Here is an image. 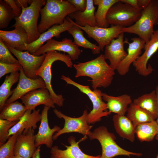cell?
I'll use <instances>...</instances> for the list:
<instances>
[{
  "label": "cell",
  "instance_id": "27",
  "mask_svg": "<svg viewBox=\"0 0 158 158\" xmlns=\"http://www.w3.org/2000/svg\"><path fill=\"white\" fill-rule=\"evenodd\" d=\"M127 116L132 122L135 128L138 124L155 120L147 111L132 103L128 108Z\"/></svg>",
  "mask_w": 158,
  "mask_h": 158
},
{
  "label": "cell",
  "instance_id": "31",
  "mask_svg": "<svg viewBox=\"0 0 158 158\" xmlns=\"http://www.w3.org/2000/svg\"><path fill=\"white\" fill-rule=\"evenodd\" d=\"M120 0H93L94 5L97 6L95 16L97 27L107 28L109 24L106 20V16L110 8Z\"/></svg>",
  "mask_w": 158,
  "mask_h": 158
},
{
  "label": "cell",
  "instance_id": "15",
  "mask_svg": "<svg viewBox=\"0 0 158 158\" xmlns=\"http://www.w3.org/2000/svg\"><path fill=\"white\" fill-rule=\"evenodd\" d=\"M87 136L76 142V139L73 136H70L68 138V142L70 144L69 146L63 144L66 147V149L62 150L59 148L57 146H54L50 150V158H101V155L93 156L84 153L80 148L79 143L86 140Z\"/></svg>",
  "mask_w": 158,
  "mask_h": 158
},
{
  "label": "cell",
  "instance_id": "29",
  "mask_svg": "<svg viewBox=\"0 0 158 158\" xmlns=\"http://www.w3.org/2000/svg\"><path fill=\"white\" fill-rule=\"evenodd\" d=\"M27 110L22 103L18 101L5 104L0 111V119L11 121H18Z\"/></svg>",
  "mask_w": 158,
  "mask_h": 158
},
{
  "label": "cell",
  "instance_id": "35",
  "mask_svg": "<svg viewBox=\"0 0 158 158\" xmlns=\"http://www.w3.org/2000/svg\"><path fill=\"white\" fill-rule=\"evenodd\" d=\"M18 133L10 136L7 141L0 146V158H13L15 156V143Z\"/></svg>",
  "mask_w": 158,
  "mask_h": 158
},
{
  "label": "cell",
  "instance_id": "26",
  "mask_svg": "<svg viewBox=\"0 0 158 158\" xmlns=\"http://www.w3.org/2000/svg\"><path fill=\"white\" fill-rule=\"evenodd\" d=\"M112 120L116 132L121 137L133 142L135 140V128L131 121L125 115H114Z\"/></svg>",
  "mask_w": 158,
  "mask_h": 158
},
{
  "label": "cell",
  "instance_id": "30",
  "mask_svg": "<svg viewBox=\"0 0 158 158\" xmlns=\"http://www.w3.org/2000/svg\"><path fill=\"white\" fill-rule=\"evenodd\" d=\"M133 103L151 113L156 120L158 115V102L155 90L135 99Z\"/></svg>",
  "mask_w": 158,
  "mask_h": 158
},
{
  "label": "cell",
  "instance_id": "9",
  "mask_svg": "<svg viewBox=\"0 0 158 158\" xmlns=\"http://www.w3.org/2000/svg\"><path fill=\"white\" fill-rule=\"evenodd\" d=\"M53 111L58 118H63L64 121L63 127L53 135V140H56L62 134L71 132L77 133L84 136H87L93 127L92 126H90L88 123L87 116L88 113L87 109L84 111L82 116L76 118L66 116L56 109L53 110Z\"/></svg>",
  "mask_w": 158,
  "mask_h": 158
},
{
  "label": "cell",
  "instance_id": "46",
  "mask_svg": "<svg viewBox=\"0 0 158 158\" xmlns=\"http://www.w3.org/2000/svg\"><path fill=\"white\" fill-rule=\"evenodd\" d=\"M13 158H25L18 155H15Z\"/></svg>",
  "mask_w": 158,
  "mask_h": 158
},
{
  "label": "cell",
  "instance_id": "16",
  "mask_svg": "<svg viewBox=\"0 0 158 158\" xmlns=\"http://www.w3.org/2000/svg\"><path fill=\"white\" fill-rule=\"evenodd\" d=\"M72 20L67 16L63 23L54 25L45 32L41 34L39 38L35 41L25 44L24 51H28L33 54L43 45L44 43L54 37H60L61 33L67 31L73 25Z\"/></svg>",
  "mask_w": 158,
  "mask_h": 158
},
{
  "label": "cell",
  "instance_id": "32",
  "mask_svg": "<svg viewBox=\"0 0 158 158\" xmlns=\"http://www.w3.org/2000/svg\"><path fill=\"white\" fill-rule=\"evenodd\" d=\"M135 132L140 141H151L158 133V125L155 120L141 123L135 127Z\"/></svg>",
  "mask_w": 158,
  "mask_h": 158
},
{
  "label": "cell",
  "instance_id": "2",
  "mask_svg": "<svg viewBox=\"0 0 158 158\" xmlns=\"http://www.w3.org/2000/svg\"><path fill=\"white\" fill-rule=\"evenodd\" d=\"M77 11L75 7L68 0H47L45 6L40 10L39 32L42 34L54 25L62 24L67 16Z\"/></svg>",
  "mask_w": 158,
  "mask_h": 158
},
{
  "label": "cell",
  "instance_id": "36",
  "mask_svg": "<svg viewBox=\"0 0 158 158\" xmlns=\"http://www.w3.org/2000/svg\"><path fill=\"white\" fill-rule=\"evenodd\" d=\"M18 121H11L0 119V146L6 142L8 138L9 130Z\"/></svg>",
  "mask_w": 158,
  "mask_h": 158
},
{
  "label": "cell",
  "instance_id": "40",
  "mask_svg": "<svg viewBox=\"0 0 158 158\" xmlns=\"http://www.w3.org/2000/svg\"><path fill=\"white\" fill-rule=\"evenodd\" d=\"M4 1L11 7L15 14L16 17H18L20 16L22 12L21 8L18 6L15 2V0H4Z\"/></svg>",
  "mask_w": 158,
  "mask_h": 158
},
{
  "label": "cell",
  "instance_id": "20",
  "mask_svg": "<svg viewBox=\"0 0 158 158\" xmlns=\"http://www.w3.org/2000/svg\"><path fill=\"white\" fill-rule=\"evenodd\" d=\"M124 33H122L117 38L112 40L105 47L104 58L109 61L110 66L114 71L127 55L124 49Z\"/></svg>",
  "mask_w": 158,
  "mask_h": 158
},
{
  "label": "cell",
  "instance_id": "33",
  "mask_svg": "<svg viewBox=\"0 0 158 158\" xmlns=\"http://www.w3.org/2000/svg\"><path fill=\"white\" fill-rule=\"evenodd\" d=\"M20 73H12L6 77L0 87V110L1 111L6 104L9 97L12 94L11 89L13 85L18 81Z\"/></svg>",
  "mask_w": 158,
  "mask_h": 158
},
{
  "label": "cell",
  "instance_id": "10",
  "mask_svg": "<svg viewBox=\"0 0 158 158\" xmlns=\"http://www.w3.org/2000/svg\"><path fill=\"white\" fill-rule=\"evenodd\" d=\"M4 43L11 52L18 59L19 64L23 68L25 75L31 79L37 78L38 77L36 75V71L43 62L46 54L39 56H35L30 54L28 51H19Z\"/></svg>",
  "mask_w": 158,
  "mask_h": 158
},
{
  "label": "cell",
  "instance_id": "3",
  "mask_svg": "<svg viewBox=\"0 0 158 158\" xmlns=\"http://www.w3.org/2000/svg\"><path fill=\"white\" fill-rule=\"evenodd\" d=\"M158 24V0H150L147 6L142 11L139 20L131 26L122 28L121 31L137 35L146 43L153 33L154 26Z\"/></svg>",
  "mask_w": 158,
  "mask_h": 158
},
{
  "label": "cell",
  "instance_id": "13",
  "mask_svg": "<svg viewBox=\"0 0 158 158\" xmlns=\"http://www.w3.org/2000/svg\"><path fill=\"white\" fill-rule=\"evenodd\" d=\"M50 51H61L67 53L73 61L78 59L81 53V50L71 40L65 38L61 41L53 39L49 40L33 54L39 56Z\"/></svg>",
  "mask_w": 158,
  "mask_h": 158
},
{
  "label": "cell",
  "instance_id": "34",
  "mask_svg": "<svg viewBox=\"0 0 158 158\" xmlns=\"http://www.w3.org/2000/svg\"><path fill=\"white\" fill-rule=\"evenodd\" d=\"M16 17L11 7L4 0L0 1V29L8 27L11 20Z\"/></svg>",
  "mask_w": 158,
  "mask_h": 158
},
{
  "label": "cell",
  "instance_id": "44",
  "mask_svg": "<svg viewBox=\"0 0 158 158\" xmlns=\"http://www.w3.org/2000/svg\"><path fill=\"white\" fill-rule=\"evenodd\" d=\"M41 146L37 147V149L32 158H40V152Z\"/></svg>",
  "mask_w": 158,
  "mask_h": 158
},
{
  "label": "cell",
  "instance_id": "12",
  "mask_svg": "<svg viewBox=\"0 0 158 158\" xmlns=\"http://www.w3.org/2000/svg\"><path fill=\"white\" fill-rule=\"evenodd\" d=\"M145 51L132 64L138 74L146 76L154 70L150 64L147 66L148 60L158 49V30H154L149 41L145 43Z\"/></svg>",
  "mask_w": 158,
  "mask_h": 158
},
{
  "label": "cell",
  "instance_id": "48",
  "mask_svg": "<svg viewBox=\"0 0 158 158\" xmlns=\"http://www.w3.org/2000/svg\"><path fill=\"white\" fill-rule=\"evenodd\" d=\"M156 158H158V153L157 154Z\"/></svg>",
  "mask_w": 158,
  "mask_h": 158
},
{
  "label": "cell",
  "instance_id": "5",
  "mask_svg": "<svg viewBox=\"0 0 158 158\" xmlns=\"http://www.w3.org/2000/svg\"><path fill=\"white\" fill-rule=\"evenodd\" d=\"M46 1L33 0L29 6L22 9L19 16L14 18L15 23L11 27L20 26L24 28L28 36V44L37 40L40 35L38 31L37 21L40 9Z\"/></svg>",
  "mask_w": 158,
  "mask_h": 158
},
{
  "label": "cell",
  "instance_id": "47",
  "mask_svg": "<svg viewBox=\"0 0 158 158\" xmlns=\"http://www.w3.org/2000/svg\"><path fill=\"white\" fill-rule=\"evenodd\" d=\"M155 138L157 140H158V133L156 136Z\"/></svg>",
  "mask_w": 158,
  "mask_h": 158
},
{
  "label": "cell",
  "instance_id": "1",
  "mask_svg": "<svg viewBox=\"0 0 158 158\" xmlns=\"http://www.w3.org/2000/svg\"><path fill=\"white\" fill-rule=\"evenodd\" d=\"M73 66L76 71L75 78L87 76L91 78L92 87L94 90L109 87L115 74V71L106 62L103 54L90 61L78 62Z\"/></svg>",
  "mask_w": 158,
  "mask_h": 158
},
{
  "label": "cell",
  "instance_id": "4",
  "mask_svg": "<svg viewBox=\"0 0 158 158\" xmlns=\"http://www.w3.org/2000/svg\"><path fill=\"white\" fill-rule=\"evenodd\" d=\"M60 61L64 63L67 66L71 68L73 66L72 60L68 54L56 51H50L46 53L45 59L40 67L36 71V75L44 81L46 87L49 90L55 104L59 107L63 105L65 99L61 95H57L51 85V67L55 61Z\"/></svg>",
  "mask_w": 158,
  "mask_h": 158
},
{
  "label": "cell",
  "instance_id": "14",
  "mask_svg": "<svg viewBox=\"0 0 158 158\" xmlns=\"http://www.w3.org/2000/svg\"><path fill=\"white\" fill-rule=\"evenodd\" d=\"M20 76L16 87L13 90L11 96L6 101V104L16 101L23 95L33 90L40 88H46L43 79L40 77L32 79L27 77L24 73L21 66Z\"/></svg>",
  "mask_w": 158,
  "mask_h": 158
},
{
  "label": "cell",
  "instance_id": "39",
  "mask_svg": "<svg viewBox=\"0 0 158 158\" xmlns=\"http://www.w3.org/2000/svg\"><path fill=\"white\" fill-rule=\"evenodd\" d=\"M77 9V11H83L87 7V0H68Z\"/></svg>",
  "mask_w": 158,
  "mask_h": 158
},
{
  "label": "cell",
  "instance_id": "6",
  "mask_svg": "<svg viewBox=\"0 0 158 158\" xmlns=\"http://www.w3.org/2000/svg\"><path fill=\"white\" fill-rule=\"evenodd\" d=\"M87 136L91 140L97 139L99 142L102 149L101 158H113L119 155L130 157L131 155L138 157L142 155L141 153L129 151L118 146L115 141V135L109 132L105 126H100L93 132L90 131Z\"/></svg>",
  "mask_w": 158,
  "mask_h": 158
},
{
  "label": "cell",
  "instance_id": "18",
  "mask_svg": "<svg viewBox=\"0 0 158 158\" xmlns=\"http://www.w3.org/2000/svg\"><path fill=\"white\" fill-rule=\"evenodd\" d=\"M27 109L33 111L40 105L54 108L55 104L49 90L46 88H40L31 91L20 99Z\"/></svg>",
  "mask_w": 158,
  "mask_h": 158
},
{
  "label": "cell",
  "instance_id": "28",
  "mask_svg": "<svg viewBox=\"0 0 158 158\" xmlns=\"http://www.w3.org/2000/svg\"><path fill=\"white\" fill-rule=\"evenodd\" d=\"M72 22L73 25L67 31L73 37L74 43L78 47L91 49L93 54H99L101 50L99 46L87 40L84 37L82 30L76 25L72 20Z\"/></svg>",
  "mask_w": 158,
  "mask_h": 158
},
{
  "label": "cell",
  "instance_id": "42",
  "mask_svg": "<svg viewBox=\"0 0 158 158\" xmlns=\"http://www.w3.org/2000/svg\"><path fill=\"white\" fill-rule=\"evenodd\" d=\"M150 0H138L139 8L141 11L144 9L148 5Z\"/></svg>",
  "mask_w": 158,
  "mask_h": 158
},
{
  "label": "cell",
  "instance_id": "38",
  "mask_svg": "<svg viewBox=\"0 0 158 158\" xmlns=\"http://www.w3.org/2000/svg\"><path fill=\"white\" fill-rule=\"evenodd\" d=\"M21 66L20 64L7 63L0 62V78L5 75L20 71Z\"/></svg>",
  "mask_w": 158,
  "mask_h": 158
},
{
  "label": "cell",
  "instance_id": "25",
  "mask_svg": "<svg viewBox=\"0 0 158 158\" xmlns=\"http://www.w3.org/2000/svg\"><path fill=\"white\" fill-rule=\"evenodd\" d=\"M94 5L93 0H87V7L85 11H75L68 16L71 19H74L75 23L80 26L97 27L95 16L96 8Z\"/></svg>",
  "mask_w": 158,
  "mask_h": 158
},
{
  "label": "cell",
  "instance_id": "11",
  "mask_svg": "<svg viewBox=\"0 0 158 158\" xmlns=\"http://www.w3.org/2000/svg\"><path fill=\"white\" fill-rule=\"evenodd\" d=\"M75 24L85 32L88 37L97 42L102 51L112 40L117 38L122 33L121 29L123 27L118 25H111L110 27L103 28L88 25L81 27Z\"/></svg>",
  "mask_w": 158,
  "mask_h": 158
},
{
  "label": "cell",
  "instance_id": "43",
  "mask_svg": "<svg viewBox=\"0 0 158 158\" xmlns=\"http://www.w3.org/2000/svg\"><path fill=\"white\" fill-rule=\"evenodd\" d=\"M120 1L122 2L128 4L135 8L140 9L138 6V0H120Z\"/></svg>",
  "mask_w": 158,
  "mask_h": 158
},
{
  "label": "cell",
  "instance_id": "45",
  "mask_svg": "<svg viewBox=\"0 0 158 158\" xmlns=\"http://www.w3.org/2000/svg\"><path fill=\"white\" fill-rule=\"evenodd\" d=\"M155 90L156 92V95H157L158 102V86H157ZM156 121L158 125V115L157 118L156 120Z\"/></svg>",
  "mask_w": 158,
  "mask_h": 158
},
{
  "label": "cell",
  "instance_id": "24",
  "mask_svg": "<svg viewBox=\"0 0 158 158\" xmlns=\"http://www.w3.org/2000/svg\"><path fill=\"white\" fill-rule=\"evenodd\" d=\"M102 97L107 102L109 111L119 115H125L127 112L128 105L132 103L130 96L127 94L115 97L102 93Z\"/></svg>",
  "mask_w": 158,
  "mask_h": 158
},
{
  "label": "cell",
  "instance_id": "37",
  "mask_svg": "<svg viewBox=\"0 0 158 158\" xmlns=\"http://www.w3.org/2000/svg\"><path fill=\"white\" fill-rule=\"evenodd\" d=\"M0 62L7 63L19 64L18 60L12 55L11 51L0 39Z\"/></svg>",
  "mask_w": 158,
  "mask_h": 158
},
{
  "label": "cell",
  "instance_id": "19",
  "mask_svg": "<svg viewBox=\"0 0 158 158\" xmlns=\"http://www.w3.org/2000/svg\"><path fill=\"white\" fill-rule=\"evenodd\" d=\"M34 129L24 130L18 135L15 143L14 155L25 158H32L37 147L35 145Z\"/></svg>",
  "mask_w": 158,
  "mask_h": 158
},
{
  "label": "cell",
  "instance_id": "23",
  "mask_svg": "<svg viewBox=\"0 0 158 158\" xmlns=\"http://www.w3.org/2000/svg\"><path fill=\"white\" fill-rule=\"evenodd\" d=\"M32 111L30 109L27 110L23 116L9 130L8 138L12 135L21 133L24 130L31 128L35 130L37 128V123L41 119L40 110L38 109Z\"/></svg>",
  "mask_w": 158,
  "mask_h": 158
},
{
  "label": "cell",
  "instance_id": "21",
  "mask_svg": "<svg viewBox=\"0 0 158 158\" xmlns=\"http://www.w3.org/2000/svg\"><path fill=\"white\" fill-rule=\"evenodd\" d=\"M131 40L132 41L131 43L126 39L124 41L125 43L128 45L127 55L116 70L121 75H124L128 72L131 64L140 56L142 50L144 49L145 44V42L139 37L133 38Z\"/></svg>",
  "mask_w": 158,
  "mask_h": 158
},
{
  "label": "cell",
  "instance_id": "41",
  "mask_svg": "<svg viewBox=\"0 0 158 158\" xmlns=\"http://www.w3.org/2000/svg\"><path fill=\"white\" fill-rule=\"evenodd\" d=\"M33 0H16L15 2L18 6L22 9L28 7V4H31Z\"/></svg>",
  "mask_w": 158,
  "mask_h": 158
},
{
  "label": "cell",
  "instance_id": "8",
  "mask_svg": "<svg viewBox=\"0 0 158 158\" xmlns=\"http://www.w3.org/2000/svg\"><path fill=\"white\" fill-rule=\"evenodd\" d=\"M141 12V10L119 0L110 8L107 15L106 20L109 25L123 28L128 27L139 20Z\"/></svg>",
  "mask_w": 158,
  "mask_h": 158
},
{
  "label": "cell",
  "instance_id": "22",
  "mask_svg": "<svg viewBox=\"0 0 158 158\" xmlns=\"http://www.w3.org/2000/svg\"><path fill=\"white\" fill-rule=\"evenodd\" d=\"M11 31L0 30V39L11 47L17 50L24 51L25 45L28 44V36L21 27L16 26Z\"/></svg>",
  "mask_w": 158,
  "mask_h": 158
},
{
  "label": "cell",
  "instance_id": "17",
  "mask_svg": "<svg viewBox=\"0 0 158 158\" xmlns=\"http://www.w3.org/2000/svg\"><path fill=\"white\" fill-rule=\"evenodd\" d=\"M50 109L44 106L42 111L40 124L38 132L35 135L36 147L44 145L47 148H51L53 147L54 134L61 129L58 126H55L51 129L50 128L48 118V111Z\"/></svg>",
  "mask_w": 158,
  "mask_h": 158
},
{
  "label": "cell",
  "instance_id": "7",
  "mask_svg": "<svg viewBox=\"0 0 158 158\" xmlns=\"http://www.w3.org/2000/svg\"><path fill=\"white\" fill-rule=\"evenodd\" d=\"M61 79L67 84L73 85L78 88L82 92L86 95L91 100L93 105L92 110L88 113L87 121L89 124H94L100 121L102 118L108 117L111 113L107 111L108 109L106 103L103 101L102 93L97 89L92 90L89 86L84 85L78 83L71 79L68 77L62 75Z\"/></svg>",
  "mask_w": 158,
  "mask_h": 158
}]
</instances>
